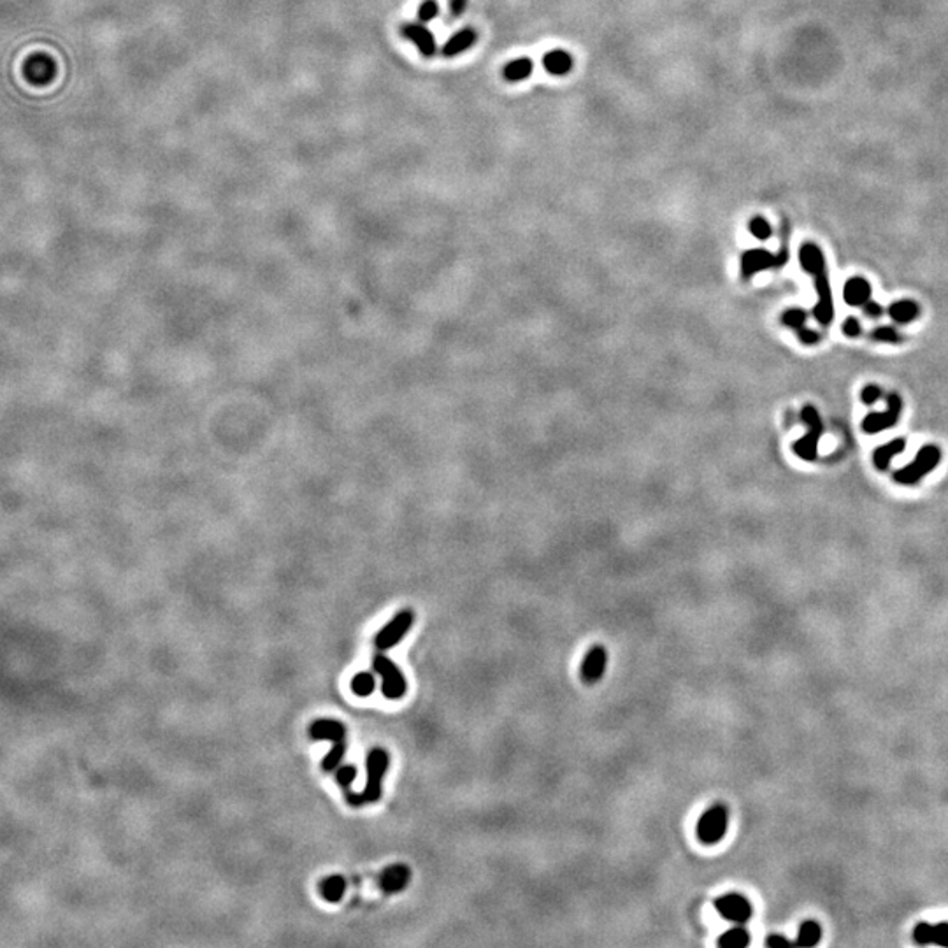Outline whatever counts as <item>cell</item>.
<instances>
[{"label": "cell", "mask_w": 948, "mask_h": 948, "mask_svg": "<svg viewBox=\"0 0 948 948\" xmlns=\"http://www.w3.org/2000/svg\"><path fill=\"white\" fill-rule=\"evenodd\" d=\"M389 766H390L389 752H386L385 749H382V746H373V749L367 752L366 757L367 771L366 787H363L362 792H353L352 789L346 790L345 792L346 803L353 808L363 806V804L378 803L383 796V780H385Z\"/></svg>", "instance_id": "cell-1"}, {"label": "cell", "mask_w": 948, "mask_h": 948, "mask_svg": "<svg viewBox=\"0 0 948 948\" xmlns=\"http://www.w3.org/2000/svg\"><path fill=\"white\" fill-rule=\"evenodd\" d=\"M309 736L315 741H332V750L322 759L323 771H336L346 753V729L339 720L318 719L309 726Z\"/></svg>", "instance_id": "cell-2"}, {"label": "cell", "mask_w": 948, "mask_h": 948, "mask_svg": "<svg viewBox=\"0 0 948 948\" xmlns=\"http://www.w3.org/2000/svg\"><path fill=\"white\" fill-rule=\"evenodd\" d=\"M941 462V450L938 448L936 445H927L922 446L917 453L915 460L910 462L908 466L901 467L894 473V480H896L899 485L904 487H913L927 476V474L933 473L936 469L938 464Z\"/></svg>", "instance_id": "cell-3"}, {"label": "cell", "mask_w": 948, "mask_h": 948, "mask_svg": "<svg viewBox=\"0 0 948 948\" xmlns=\"http://www.w3.org/2000/svg\"><path fill=\"white\" fill-rule=\"evenodd\" d=\"M727 826H729V810L724 803H715L711 804L697 820L696 836L701 843L711 847L724 840Z\"/></svg>", "instance_id": "cell-4"}, {"label": "cell", "mask_w": 948, "mask_h": 948, "mask_svg": "<svg viewBox=\"0 0 948 948\" xmlns=\"http://www.w3.org/2000/svg\"><path fill=\"white\" fill-rule=\"evenodd\" d=\"M801 420L808 425V432L794 443L792 450L801 460L815 462L819 457V439L824 432L822 418L813 406H804L801 409Z\"/></svg>", "instance_id": "cell-5"}, {"label": "cell", "mask_w": 948, "mask_h": 948, "mask_svg": "<svg viewBox=\"0 0 948 948\" xmlns=\"http://www.w3.org/2000/svg\"><path fill=\"white\" fill-rule=\"evenodd\" d=\"M373 667L376 673L382 676V694L389 701H399L408 692V682L404 678L402 671L399 669L392 659L385 653H376L373 659Z\"/></svg>", "instance_id": "cell-6"}, {"label": "cell", "mask_w": 948, "mask_h": 948, "mask_svg": "<svg viewBox=\"0 0 948 948\" xmlns=\"http://www.w3.org/2000/svg\"><path fill=\"white\" fill-rule=\"evenodd\" d=\"M413 623H415V613L413 610L406 607V610H400L397 615H393L392 619L386 622V626L376 634L375 637V646L379 650V652H386V650L393 648L402 641V637L411 630Z\"/></svg>", "instance_id": "cell-7"}, {"label": "cell", "mask_w": 948, "mask_h": 948, "mask_svg": "<svg viewBox=\"0 0 948 948\" xmlns=\"http://www.w3.org/2000/svg\"><path fill=\"white\" fill-rule=\"evenodd\" d=\"M789 260V252L785 248L782 252L774 255V253L767 252V250H749L741 255V278L743 279H750L760 272V270H767V269H776V267H782L783 263Z\"/></svg>", "instance_id": "cell-8"}, {"label": "cell", "mask_w": 948, "mask_h": 948, "mask_svg": "<svg viewBox=\"0 0 948 948\" xmlns=\"http://www.w3.org/2000/svg\"><path fill=\"white\" fill-rule=\"evenodd\" d=\"M713 906H715V910L719 911L722 919L733 924H746L752 919L753 913L752 903L737 892H729L717 897L713 901Z\"/></svg>", "instance_id": "cell-9"}, {"label": "cell", "mask_w": 948, "mask_h": 948, "mask_svg": "<svg viewBox=\"0 0 948 948\" xmlns=\"http://www.w3.org/2000/svg\"><path fill=\"white\" fill-rule=\"evenodd\" d=\"M901 411H903V400H901V397L897 395V393H889V395H887L885 411L869 413V415L863 420V430L866 434L883 432V430L890 429V427H894L899 422Z\"/></svg>", "instance_id": "cell-10"}, {"label": "cell", "mask_w": 948, "mask_h": 948, "mask_svg": "<svg viewBox=\"0 0 948 948\" xmlns=\"http://www.w3.org/2000/svg\"><path fill=\"white\" fill-rule=\"evenodd\" d=\"M813 283H815V292L819 295V302L813 308V316H815L817 322L820 325L827 327L833 323L834 320V299H833V288H831V281L829 276L826 272H820V275L813 276Z\"/></svg>", "instance_id": "cell-11"}, {"label": "cell", "mask_w": 948, "mask_h": 948, "mask_svg": "<svg viewBox=\"0 0 948 948\" xmlns=\"http://www.w3.org/2000/svg\"><path fill=\"white\" fill-rule=\"evenodd\" d=\"M607 667V650L603 645H594L585 653L580 667V676H582L585 685H596L600 682Z\"/></svg>", "instance_id": "cell-12"}, {"label": "cell", "mask_w": 948, "mask_h": 948, "mask_svg": "<svg viewBox=\"0 0 948 948\" xmlns=\"http://www.w3.org/2000/svg\"><path fill=\"white\" fill-rule=\"evenodd\" d=\"M400 33H402L404 39L411 41L423 56L436 55V39H434L432 32L427 26L420 25V23H404L400 26Z\"/></svg>", "instance_id": "cell-13"}, {"label": "cell", "mask_w": 948, "mask_h": 948, "mask_svg": "<svg viewBox=\"0 0 948 948\" xmlns=\"http://www.w3.org/2000/svg\"><path fill=\"white\" fill-rule=\"evenodd\" d=\"M913 941L917 945H940L948 947V922L931 926L927 922H919L913 929Z\"/></svg>", "instance_id": "cell-14"}, {"label": "cell", "mask_w": 948, "mask_h": 948, "mask_svg": "<svg viewBox=\"0 0 948 948\" xmlns=\"http://www.w3.org/2000/svg\"><path fill=\"white\" fill-rule=\"evenodd\" d=\"M799 263L808 275L817 276L826 272V256L815 243H804L799 250Z\"/></svg>", "instance_id": "cell-15"}, {"label": "cell", "mask_w": 948, "mask_h": 948, "mask_svg": "<svg viewBox=\"0 0 948 948\" xmlns=\"http://www.w3.org/2000/svg\"><path fill=\"white\" fill-rule=\"evenodd\" d=\"M843 297L844 302L852 306V308H859V306H864L867 300L871 299V285L867 279L860 278V276H856V278H850L849 281L844 283L843 286Z\"/></svg>", "instance_id": "cell-16"}, {"label": "cell", "mask_w": 948, "mask_h": 948, "mask_svg": "<svg viewBox=\"0 0 948 948\" xmlns=\"http://www.w3.org/2000/svg\"><path fill=\"white\" fill-rule=\"evenodd\" d=\"M904 448H906V439H904V437H896L892 441L878 446L873 452L874 467H876L878 471H887L890 467V462H892L894 457L903 453Z\"/></svg>", "instance_id": "cell-17"}, {"label": "cell", "mask_w": 948, "mask_h": 948, "mask_svg": "<svg viewBox=\"0 0 948 948\" xmlns=\"http://www.w3.org/2000/svg\"><path fill=\"white\" fill-rule=\"evenodd\" d=\"M409 876H411L409 867L402 866V864H395V866L389 867V869L383 873L382 887L389 894L400 892V890L409 883Z\"/></svg>", "instance_id": "cell-18"}, {"label": "cell", "mask_w": 948, "mask_h": 948, "mask_svg": "<svg viewBox=\"0 0 948 948\" xmlns=\"http://www.w3.org/2000/svg\"><path fill=\"white\" fill-rule=\"evenodd\" d=\"M887 313H889V316L896 323L906 325V323H910V322H913V320L919 318L920 308H919V304H917L915 300L901 299V300H894L889 308H887Z\"/></svg>", "instance_id": "cell-19"}, {"label": "cell", "mask_w": 948, "mask_h": 948, "mask_svg": "<svg viewBox=\"0 0 948 948\" xmlns=\"http://www.w3.org/2000/svg\"><path fill=\"white\" fill-rule=\"evenodd\" d=\"M543 67L553 76H566L573 69V56L564 49H553L543 56Z\"/></svg>", "instance_id": "cell-20"}, {"label": "cell", "mask_w": 948, "mask_h": 948, "mask_svg": "<svg viewBox=\"0 0 948 948\" xmlns=\"http://www.w3.org/2000/svg\"><path fill=\"white\" fill-rule=\"evenodd\" d=\"M474 41H476V32L473 28H462L450 41H446L441 53L445 56H457L466 51V49H469L474 44Z\"/></svg>", "instance_id": "cell-21"}, {"label": "cell", "mask_w": 948, "mask_h": 948, "mask_svg": "<svg viewBox=\"0 0 948 948\" xmlns=\"http://www.w3.org/2000/svg\"><path fill=\"white\" fill-rule=\"evenodd\" d=\"M822 940V927L817 920H804L803 924L799 926V933H797V940L794 941L796 947H815V945L820 943Z\"/></svg>", "instance_id": "cell-22"}, {"label": "cell", "mask_w": 948, "mask_h": 948, "mask_svg": "<svg viewBox=\"0 0 948 948\" xmlns=\"http://www.w3.org/2000/svg\"><path fill=\"white\" fill-rule=\"evenodd\" d=\"M532 67L534 65H532V60L530 58H525V56H523V58H515V60H512L509 63H506V67L502 69V76H504V79H506V81H512V83L523 81V79H527L530 76V72H532Z\"/></svg>", "instance_id": "cell-23"}, {"label": "cell", "mask_w": 948, "mask_h": 948, "mask_svg": "<svg viewBox=\"0 0 948 948\" xmlns=\"http://www.w3.org/2000/svg\"><path fill=\"white\" fill-rule=\"evenodd\" d=\"M720 948H743L750 945V933L743 927V924H737L736 927H730L729 931L722 934L717 941Z\"/></svg>", "instance_id": "cell-24"}, {"label": "cell", "mask_w": 948, "mask_h": 948, "mask_svg": "<svg viewBox=\"0 0 948 948\" xmlns=\"http://www.w3.org/2000/svg\"><path fill=\"white\" fill-rule=\"evenodd\" d=\"M376 689V680L375 676L370 673H359L353 676L352 680V690L355 696L359 697H369L370 694L375 692Z\"/></svg>", "instance_id": "cell-25"}, {"label": "cell", "mask_w": 948, "mask_h": 948, "mask_svg": "<svg viewBox=\"0 0 948 948\" xmlns=\"http://www.w3.org/2000/svg\"><path fill=\"white\" fill-rule=\"evenodd\" d=\"M345 892V880L341 876H330L322 883V894L329 901H339Z\"/></svg>", "instance_id": "cell-26"}, {"label": "cell", "mask_w": 948, "mask_h": 948, "mask_svg": "<svg viewBox=\"0 0 948 948\" xmlns=\"http://www.w3.org/2000/svg\"><path fill=\"white\" fill-rule=\"evenodd\" d=\"M869 339L876 343H892V345H897V343L903 341V336L897 332L894 327H876V329L871 330Z\"/></svg>", "instance_id": "cell-27"}, {"label": "cell", "mask_w": 948, "mask_h": 948, "mask_svg": "<svg viewBox=\"0 0 948 948\" xmlns=\"http://www.w3.org/2000/svg\"><path fill=\"white\" fill-rule=\"evenodd\" d=\"M806 318H808L806 311H803V309H797V308L787 309V311H783L782 316H780V320H782L783 325L790 327V329H794V330L804 327V323H806Z\"/></svg>", "instance_id": "cell-28"}, {"label": "cell", "mask_w": 948, "mask_h": 948, "mask_svg": "<svg viewBox=\"0 0 948 948\" xmlns=\"http://www.w3.org/2000/svg\"><path fill=\"white\" fill-rule=\"evenodd\" d=\"M749 229H750V232H752V236L757 237L759 241H766V239H769L771 237V234H773V229H771L769 222H767V220H764L762 216H755V218H752V222L749 223Z\"/></svg>", "instance_id": "cell-29"}, {"label": "cell", "mask_w": 948, "mask_h": 948, "mask_svg": "<svg viewBox=\"0 0 948 948\" xmlns=\"http://www.w3.org/2000/svg\"><path fill=\"white\" fill-rule=\"evenodd\" d=\"M355 776H357V767L353 766V764H341V766L336 769V780H337V783H339V785L345 789V792L346 790H350V787H352Z\"/></svg>", "instance_id": "cell-30"}, {"label": "cell", "mask_w": 948, "mask_h": 948, "mask_svg": "<svg viewBox=\"0 0 948 948\" xmlns=\"http://www.w3.org/2000/svg\"><path fill=\"white\" fill-rule=\"evenodd\" d=\"M439 15V4L436 0H423L422 4L418 8V19L420 22H430L436 16Z\"/></svg>", "instance_id": "cell-31"}, {"label": "cell", "mask_w": 948, "mask_h": 948, "mask_svg": "<svg viewBox=\"0 0 948 948\" xmlns=\"http://www.w3.org/2000/svg\"><path fill=\"white\" fill-rule=\"evenodd\" d=\"M882 393L883 392L880 386L874 385V383H869V385H866L860 390V399H863V402L866 404V406H871V404H874L880 397H882Z\"/></svg>", "instance_id": "cell-32"}, {"label": "cell", "mask_w": 948, "mask_h": 948, "mask_svg": "<svg viewBox=\"0 0 948 948\" xmlns=\"http://www.w3.org/2000/svg\"><path fill=\"white\" fill-rule=\"evenodd\" d=\"M841 332L847 337H859L860 334H863V325H860V322L857 318L849 316V318L843 322V325H841Z\"/></svg>", "instance_id": "cell-33"}, {"label": "cell", "mask_w": 948, "mask_h": 948, "mask_svg": "<svg viewBox=\"0 0 948 948\" xmlns=\"http://www.w3.org/2000/svg\"><path fill=\"white\" fill-rule=\"evenodd\" d=\"M799 341L806 346H813L820 341V334L813 329H808V327H801V329L796 330Z\"/></svg>", "instance_id": "cell-34"}, {"label": "cell", "mask_w": 948, "mask_h": 948, "mask_svg": "<svg viewBox=\"0 0 948 948\" xmlns=\"http://www.w3.org/2000/svg\"><path fill=\"white\" fill-rule=\"evenodd\" d=\"M766 947L767 948H787V947H796V943H794V941H789L785 936H782V934H771V936L766 940Z\"/></svg>", "instance_id": "cell-35"}, {"label": "cell", "mask_w": 948, "mask_h": 948, "mask_svg": "<svg viewBox=\"0 0 948 948\" xmlns=\"http://www.w3.org/2000/svg\"><path fill=\"white\" fill-rule=\"evenodd\" d=\"M863 308H864V313H866V316H869V318H880V316L883 315L882 306H880L878 302H874V300H871V299L867 300L866 304H864Z\"/></svg>", "instance_id": "cell-36"}, {"label": "cell", "mask_w": 948, "mask_h": 948, "mask_svg": "<svg viewBox=\"0 0 948 948\" xmlns=\"http://www.w3.org/2000/svg\"><path fill=\"white\" fill-rule=\"evenodd\" d=\"M467 0H450V13L453 16H460L464 11H466Z\"/></svg>", "instance_id": "cell-37"}]
</instances>
